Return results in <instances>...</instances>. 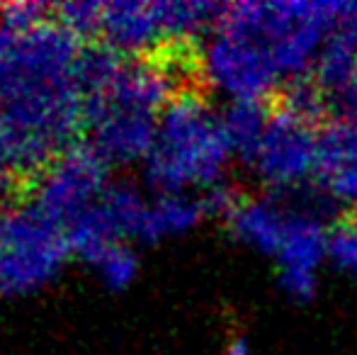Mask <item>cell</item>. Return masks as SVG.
Returning a JSON list of instances; mask_svg holds the SVG:
<instances>
[{
    "label": "cell",
    "instance_id": "2e32d148",
    "mask_svg": "<svg viewBox=\"0 0 357 355\" xmlns=\"http://www.w3.org/2000/svg\"><path fill=\"white\" fill-rule=\"evenodd\" d=\"M335 34H338L340 39H345V42L353 47V52L357 54V3H345L343 8H340Z\"/></svg>",
    "mask_w": 357,
    "mask_h": 355
},
{
    "label": "cell",
    "instance_id": "52a82bcc",
    "mask_svg": "<svg viewBox=\"0 0 357 355\" xmlns=\"http://www.w3.org/2000/svg\"><path fill=\"white\" fill-rule=\"evenodd\" d=\"M202 197L192 195H158L149 202L137 241L158 243L163 239L183 236L204 219Z\"/></svg>",
    "mask_w": 357,
    "mask_h": 355
},
{
    "label": "cell",
    "instance_id": "30bf717a",
    "mask_svg": "<svg viewBox=\"0 0 357 355\" xmlns=\"http://www.w3.org/2000/svg\"><path fill=\"white\" fill-rule=\"evenodd\" d=\"M105 5L107 3H63L54 5V20L73 34L78 42L93 44L100 42L102 34V20H105Z\"/></svg>",
    "mask_w": 357,
    "mask_h": 355
},
{
    "label": "cell",
    "instance_id": "9c48e42d",
    "mask_svg": "<svg viewBox=\"0 0 357 355\" xmlns=\"http://www.w3.org/2000/svg\"><path fill=\"white\" fill-rule=\"evenodd\" d=\"M357 163V117H331L319 129V180Z\"/></svg>",
    "mask_w": 357,
    "mask_h": 355
},
{
    "label": "cell",
    "instance_id": "5b68a950",
    "mask_svg": "<svg viewBox=\"0 0 357 355\" xmlns=\"http://www.w3.org/2000/svg\"><path fill=\"white\" fill-rule=\"evenodd\" d=\"M100 42L127 59H149L163 52L165 37L155 3H139V0L107 3Z\"/></svg>",
    "mask_w": 357,
    "mask_h": 355
},
{
    "label": "cell",
    "instance_id": "e0dca14e",
    "mask_svg": "<svg viewBox=\"0 0 357 355\" xmlns=\"http://www.w3.org/2000/svg\"><path fill=\"white\" fill-rule=\"evenodd\" d=\"M224 355H253V351H250V346H248L245 338H234V341L226 346Z\"/></svg>",
    "mask_w": 357,
    "mask_h": 355
},
{
    "label": "cell",
    "instance_id": "8992f818",
    "mask_svg": "<svg viewBox=\"0 0 357 355\" xmlns=\"http://www.w3.org/2000/svg\"><path fill=\"white\" fill-rule=\"evenodd\" d=\"M226 224H229L231 234L245 246L255 248L265 256H278L287 227V202L282 192L243 197V202L234 209Z\"/></svg>",
    "mask_w": 357,
    "mask_h": 355
},
{
    "label": "cell",
    "instance_id": "277c9868",
    "mask_svg": "<svg viewBox=\"0 0 357 355\" xmlns=\"http://www.w3.org/2000/svg\"><path fill=\"white\" fill-rule=\"evenodd\" d=\"M270 119L260 142L253 171L273 188V192H289L316 176L319 166V127L294 117L270 100Z\"/></svg>",
    "mask_w": 357,
    "mask_h": 355
},
{
    "label": "cell",
    "instance_id": "4fadbf2b",
    "mask_svg": "<svg viewBox=\"0 0 357 355\" xmlns=\"http://www.w3.org/2000/svg\"><path fill=\"white\" fill-rule=\"evenodd\" d=\"M328 258L338 268L350 270L357 278V209L331 229Z\"/></svg>",
    "mask_w": 357,
    "mask_h": 355
},
{
    "label": "cell",
    "instance_id": "9a60e30c",
    "mask_svg": "<svg viewBox=\"0 0 357 355\" xmlns=\"http://www.w3.org/2000/svg\"><path fill=\"white\" fill-rule=\"evenodd\" d=\"M20 183H24V180L20 178L17 168H15V163H13V156H10L3 139H0V197L13 195Z\"/></svg>",
    "mask_w": 357,
    "mask_h": 355
},
{
    "label": "cell",
    "instance_id": "3957f363",
    "mask_svg": "<svg viewBox=\"0 0 357 355\" xmlns=\"http://www.w3.org/2000/svg\"><path fill=\"white\" fill-rule=\"evenodd\" d=\"M109 163L88 142L59 153L32 185V202L49 222L66 232L107 190Z\"/></svg>",
    "mask_w": 357,
    "mask_h": 355
},
{
    "label": "cell",
    "instance_id": "8fae6325",
    "mask_svg": "<svg viewBox=\"0 0 357 355\" xmlns=\"http://www.w3.org/2000/svg\"><path fill=\"white\" fill-rule=\"evenodd\" d=\"M95 268H98V275L105 282V287L112 289V292H122V289H127L129 285L137 280L139 256L134 253V248L129 246L127 241H122V243H114V246L95 263Z\"/></svg>",
    "mask_w": 357,
    "mask_h": 355
},
{
    "label": "cell",
    "instance_id": "7a4b0ae2",
    "mask_svg": "<svg viewBox=\"0 0 357 355\" xmlns=\"http://www.w3.org/2000/svg\"><path fill=\"white\" fill-rule=\"evenodd\" d=\"M68 256L66 232L49 222L32 199L0 207V299L44 287Z\"/></svg>",
    "mask_w": 357,
    "mask_h": 355
},
{
    "label": "cell",
    "instance_id": "7c38bea8",
    "mask_svg": "<svg viewBox=\"0 0 357 355\" xmlns=\"http://www.w3.org/2000/svg\"><path fill=\"white\" fill-rule=\"evenodd\" d=\"M54 20V5L47 3H8L0 5V32L27 34Z\"/></svg>",
    "mask_w": 357,
    "mask_h": 355
},
{
    "label": "cell",
    "instance_id": "ba28073f",
    "mask_svg": "<svg viewBox=\"0 0 357 355\" xmlns=\"http://www.w3.org/2000/svg\"><path fill=\"white\" fill-rule=\"evenodd\" d=\"M268 103H258V100H234L229 109L221 114L231 151L248 168L253 166L255 156H258L260 142H263L265 129H268Z\"/></svg>",
    "mask_w": 357,
    "mask_h": 355
},
{
    "label": "cell",
    "instance_id": "5bb4252c",
    "mask_svg": "<svg viewBox=\"0 0 357 355\" xmlns=\"http://www.w3.org/2000/svg\"><path fill=\"white\" fill-rule=\"evenodd\" d=\"M321 188L331 197V202H343L357 209V163L331 173L328 178L321 180Z\"/></svg>",
    "mask_w": 357,
    "mask_h": 355
},
{
    "label": "cell",
    "instance_id": "6da1fadb",
    "mask_svg": "<svg viewBox=\"0 0 357 355\" xmlns=\"http://www.w3.org/2000/svg\"><path fill=\"white\" fill-rule=\"evenodd\" d=\"M234 158L221 114H216L204 88L183 90L160 112L151 153L142 163L146 190L158 195L207 192L224 183Z\"/></svg>",
    "mask_w": 357,
    "mask_h": 355
}]
</instances>
